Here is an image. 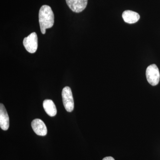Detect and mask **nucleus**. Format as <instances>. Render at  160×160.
<instances>
[{
  "mask_svg": "<svg viewBox=\"0 0 160 160\" xmlns=\"http://www.w3.org/2000/svg\"><path fill=\"white\" fill-rule=\"evenodd\" d=\"M102 160H115L112 157H106L104 158Z\"/></svg>",
  "mask_w": 160,
  "mask_h": 160,
  "instance_id": "obj_10",
  "label": "nucleus"
},
{
  "mask_svg": "<svg viewBox=\"0 0 160 160\" xmlns=\"http://www.w3.org/2000/svg\"><path fill=\"white\" fill-rule=\"evenodd\" d=\"M9 126V117L5 106L0 104V126L3 130H7Z\"/></svg>",
  "mask_w": 160,
  "mask_h": 160,
  "instance_id": "obj_7",
  "label": "nucleus"
},
{
  "mask_svg": "<svg viewBox=\"0 0 160 160\" xmlns=\"http://www.w3.org/2000/svg\"><path fill=\"white\" fill-rule=\"evenodd\" d=\"M122 18L125 22L128 24H134L140 19L139 14L131 10H126L123 12Z\"/></svg>",
  "mask_w": 160,
  "mask_h": 160,
  "instance_id": "obj_8",
  "label": "nucleus"
},
{
  "mask_svg": "<svg viewBox=\"0 0 160 160\" xmlns=\"http://www.w3.org/2000/svg\"><path fill=\"white\" fill-rule=\"evenodd\" d=\"M54 22V14L51 7L47 5H43L39 12V22L42 33L45 34L46 29L52 27Z\"/></svg>",
  "mask_w": 160,
  "mask_h": 160,
  "instance_id": "obj_1",
  "label": "nucleus"
},
{
  "mask_svg": "<svg viewBox=\"0 0 160 160\" xmlns=\"http://www.w3.org/2000/svg\"><path fill=\"white\" fill-rule=\"evenodd\" d=\"M31 126L38 135L44 136L47 133V127L44 122L40 119H35L32 121Z\"/></svg>",
  "mask_w": 160,
  "mask_h": 160,
  "instance_id": "obj_6",
  "label": "nucleus"
},
{
  "mask_svg": "<svg viewBox=\"0 0 160 160\" xmlns=\"http://www.w3.org/2000/svg\"><path fill=\"white\" fill-rule=\"evenodd\" d=\"M66 2L72 11L79 13L86 9L88 0H66Z\"/></svg>",
  "mask_w": 160,
  "mask_h": 160,
  "instance_id": "obj_5",
  "label": "nucleus"
},
{
  "mask_svg": "<svg viewBox=\"0 0 160 160\" xmlns=\"http://www.w3.org/2000/svg\"><path fill=\"white\" fill-rule=\"evenodd\" d=\"M23 46L29 53H33L36 52L38 48V36L36 32H33L27 37L24 38Z\"/></svg>",
  "mask_w": 160,
  "mask_h": 160,
  "instance_id": "obj_4",
  "label": "nucleus"
},
{
  "mask_svg": "<svg viewBox=\"0 0 160 160\" xmlns=\"http://www.w3.org/2000/svg\"><path fill=\"white\" fill-rule=\"evenodd\" d=\"M146 77L148 82L152 86H155L158 84L160 78V72L155 64H152L147 67Z\"/></svg>",
  "mask_w": 160,
  "mask_h": 160,
  "instance_id": "obj_2",
  "label": "nucleus"
},
{
  "mask_svg": "<svg viewBox=\"0 0 160 160\" xmlns=\"http://www.w3.org/2000/svg\"><path fill=\"white\" fill-rule=\"evenodd\" d=\"M43 108L47 114L50 117H54L57 114V110L53 101L46 99L43 102Z\"/></svg>",
  "mask_w": 160,
  "mask_h": 160,
  "instance_id": "obj_9",
  "label": "nucleus"
},
{
  "mask_svg": "<svg viewBox=\"0 0 160 160\" xmlns=\"http://www.w3.org/2000/svg\"><path fill=\"white\" fill-rule=\"evenodd\" d=\"M63 105L66 111L71 112L74 109V101L71 89L69 86L63 88L62 91Z\"/></svg>",
  "mask_w": 160,
  "mask_h": 160,
  "instance_id": "obj_3",
  "label": "nucleus"
}]
</instances>
